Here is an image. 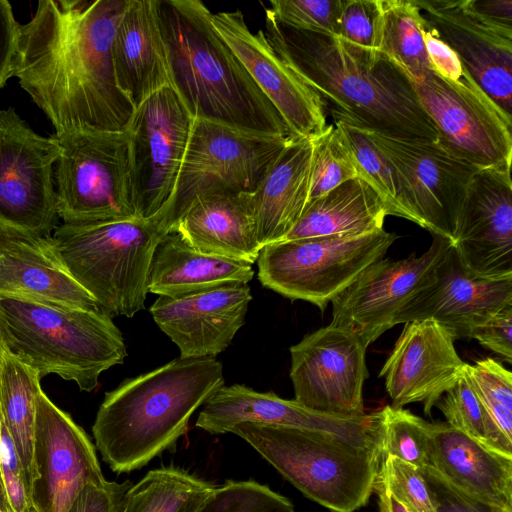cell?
Listing matches in <instances>:
<instances>
[{"mask_svg":"<svg viewBox=\"0 0 512 512\" xmlns=\"http://www.w3.org/2000/svg\"><path fill=\"white\" fill-rule=\"evenodd\" d=\"M0 512H12L8 503L0 470Z\"/></svg>","mask_w":512,"mask_h":512,"instance_id":"cell-52","label":"cell"},{"mask_svg":"<svg viewBox=\"0 0 512 512\" xmlns=\"http://www.w3.org/2000/svg\"><path fill=\"white\" fill-rule=\"evenodd\" d=\"M213 487L181 468L160 467L129 487L121 512H196Z\"/></svg>","mask_w":512,"mask_h":512,"instance_id":"cell-34","label":"cell"},{"mask_svg":"<svg viewBox=\"0 0 512 512\" xmlns=\"http://www.w3.org/2000/svg\"><path fill=\"white\" fill-rule=\"evenodd\" d=\"M252 264L202 253L179 233L169 231L157 244L148 273V292L178 297L253 279Z\"/></svg>","mask_w":512,"mask_h":512,"instance_id":"cell-30","label":"cell"},{"mask_svg":"<svg viewBox=\"0 0 512 512\" xmlns=\"http://www.w3.org/2000/svg\"><path fill=\"white\" fill-rule=\"evenodd\" d=\"M334 126L352 156L358 177L380 195L389 215L416 223L408 187L389 160L361 129L341 123Z\"/></svg>","mask_w":512,"mask_h":512,"instance_id":"cell-35","label":"cell"},{"mask_svg":"<svg viewBox=\"0 0 512 512\" xmlns=\"http://www.w3.org/2000/svg\"><path fill=\"white\" fill-rule=\"evenodd\" d=\"M0 343L41 378L54 374L86 392L127 356L122 333L101 310L4 295Z\"/></svg>","mask_w":512,"mask_h":512,"instance_id":"cell-5","label":"cell"},{"mask_svg":"<svg viewBox=\"0 0 512 512\" xmlns=\"http://www.w3.org/2000/svg\"><path fill=\"white\" fill-rule=\"evenodd\" d=\"M388 215L380 195L362 179L354 178L309 202L282 241L364 234L383 229Z\"/></svg>","mask_w":512,"mask_h":512,"instance_id":"cell-31","label":"cell"},{"mask_svg":"<svg viewBox=\"0 0 512 512\" xmlns=\"http://www.w3.org/2000/svg\"><path fill=\"white\" fill-rule=\"evenodd\" d=\"M291 137L194 118L174 195L162 212L168 226L200 196L254 193Z\"/></svg>","mask_w":512,"mask_h":512,"instance_id":"cell-10","label":"cell"},{"mask_svg":"<svg viewBox=\"0 0 512 512\" xmlns=\"http://www.w3.org/2000/svg\"><path fill=\"white\" fill-rule=\"evenodd\" d=\"M170 231L162 213L150 218L58 225L56 253L73 278L110 316L133 317L145 308L154 250Z\"/></svg>","mask_w":512,"mask_h":512,"instance_id":"cell-6","label":"cell"},{"mask_svg":"<svg viewBox=\"0 0 512 512\" xmlns=\"http://www.w3.org/2000/svg\"><path fill=\"white\" fill-rule=\"evenodd\" d=\"M56 138L57 212L63 223L136 217L126 130H78Z\"/></svg>","mask_w":512,"mask_h":512,"instance_id":"cell-8","label":"cell"},{"mask_svg":"<svg viewBox=\"0 0 512 512\" xmlns=\"http://www.w3.org/2000/svg\"><path fill=\"white\" fill-rule=\"evenodd\" d=\"M377 0H340L337 37L350 51L372 62L376 52Z\"/></svg>","mask_w":512,"mask_h":512,"instance_id":"cell-41","label":"cell"},{"mask_svg":"<svg viewBox=\"0 0 512 512\" xmlns=\"http://www.w3.org/2000/svg\"><path fill=\"white\" fill-rule=\"evenodd\" d=\"M312 142L291 137L254 192L261 247L282 241L301 217L311 184Z\"/></svg>","mask_w":512,"mask_h":512,"instance_id":"cell-29","label":"cell"},{"mask_svg":"<svg viewBox=\"0 0 512 512\" xmlns=\"http://www.w3.org/2000/svg\"><path fill=\"white\" fill-rule=\"evenodd\" d=\"M451 243L433 235L420 256L382 258L366 267L332 301L330 324L354 333L368 346L394 326L403 306L433 278L434 269Z\"/></svg>","mask_w":512,"mask_h":512,"instance_id":"cell-16","label":"cell"},{"mask_svg":"<svg viewBox=\"0 0 512 512\" xmlns=\"http://www.w3.org/2000/svg\"><path fill=\"white\" fill-rule=\"evenodd\" d=\"M230 433L246 441L306 497L332 512H355L374 493L382 461L378 447H361L327 433L252 422Z\"/></svg>","mask_w":512,"mask_h":512,"instance_id":"cell-7","label":"cell"},{"mask_svg":"<svg viewBox=\"0 0 512 512\" xmlns=\"http://www.w3.org/2000/svg\"><path fill=\"white\" fill-rule=\"evenodd\" d=\"M211 23L277 109L292 137L312 139L326 130L322 102L278 56L264 31L253 34L241 11L211 13Z\"/></svg>","mask_w":512,"mask_h":512,"instance_id":"cell-19","label":"cell"},{"mask_svg":"<svg viewBox=\"0 0 512 512\" xmlns=\"http://www.w3.org/2000/svg\"><path fill=\"white\" fill-rule=\"evenodd\" d=\"M196 250L253 264L262 248L254 193H212L196 198L171 226Z\"/></svg>","mask_w":512,"mask_h":512,"instance_id":"cell-27","label":"cell"},{"mask_svg":"<svg viewBox=\"0 0 512 512\" xmlns=\"http://www.w3.org/2000/svg\"><path fill=\"white\" fill-rule=\"evenodd\" d=\"M372 415L381 459L393 456L420 470L431 467L430 422L391 405Z\"/></svg>","mask_w":512,"mask_h":512,"instance_id":"cell-36","label":"cell"},{"mask_svg":"<svg viewBox=\"0 0 512 512\" xmlns=\"http://www.w3.org/2000/svg\"><path fill=\"white\" fill-rule=\"evenodd\" d=\"M215 357L177 358L107 392L92 426L95 447L118 474L172 449L191 416L222 386Z\"/></svg>","mask_w":512,"mask_h":512,"instance_id":"cell-3","label":"cell"},{"mask_svg":"<svg viewBox=\"0 0 512 512\" xmlns=\"http://www.w3.org/2000/svg\"><path fill=\"white\" fill-rule=\"evenodd\" d=\"M311 142L312 168L308 203L348 180L359 178L352 156L334 124H329Z\"/></svg>","mask_w":512,"mask_h":512,"instance_id":"cell-38","label":"cell"},{"mask_svg":"<svg viewBox=\"0 0 512 512\" xmlns=\"http://www.w3.org/2000/svg\"><path fill=\"white\" fill-rule=\"evenodd\" d=\"M431 468L460 491L512 509V456L487 449L446 422L431 423Z\"/></svg>","mask_w":512,"mask_h":512,"instance_id":"cell-28","label":"cell"},{"mask_svg":"<svg viewBox=\"0 0 512 512\" xmlns=\"http://www.w3.org/2000/svg\"><path fill=\"white\" fill-rule=\"evenodd\" d=\"M425 19L416 0H377L376 52L414 78L431 70L423 32Z\"/></svg>","mask_w":512,"mask_h":512,"instance_id":"cell-33","label":"cell"},{"mask_svg":"<svg viewBox=\"0 0 512 512\" xmlns=\"http://www.w3.org/2000/svg\"><path fill=\"white\" fill-rule=\"evenodd\" d=\"M339 8L340 0H272L267 9L288 27L335 36Z\"/></svg>","mask_w":512,"mask_h":512,"instance_id":"cell-43","label":"cell"},{"mask_svg":"<svg viewBox=\"0 0 512 512\" xmlns=\"http://www.w3.org/2000/svg\"><path fill=\"white\" fill-rule=\"evenodd\" d=\"M132 484L105 480L85 486L73 501L68 512H121L125 495Z\"/></svg>","mask_w":512,"mask_h":512,"instance_id":"cell-46","label":"cell"},{"mask_svg":"<svg viewBox=\"0 0 512 512\" xmlns=\"http://www.w3.org/2000/svg\"><path fill=\"white\" fill-rule=\"evenodd\" d=\"M374 492L377 493L379 512H410L382 483L377 480Z\"/></svg>","mask_w":512,"mask_h":512,"instance_id":"cell-51","label":"cell"},{"mask_svg":"<svg viewBox=\"0 0 512 512\" xmlns=\"http://www.w3.org/2000/svg\"><path fill=\"white\" fill-rule=\"evenodd\" d=\"M35 463L33 512H68L85 486L106 480L86 432L42 389L36 399Z\"/></svg>","mask_w":512,"mask_h":512,"instance_id":"cell-17","label":"cell"},{"mask_svg":"<svg viewBox=\"0 0 512 512\" xmlns=\"http://www.w3.org/2000/svg\"><path fill=\"white\" fill-rule=\"evenodd\" d=\"M464 373L502 433L512 441V373L500 362L485 358L465 363Z\"/></svg>","mask_w":512,"mask_h":512,"instance_id":"cell-39","label":"cell"},{"mask_svg":"<svg viewBox=\"0 0 512 512\" xmlns=\"http://www.w3.org/2000/svg\"><path fill=\"white\" fill-rule=\"evenodd\" d=\"M446 423L487 449L512 456V441L497 426L475 393L464 371L436 402Z\"/></svg>","mask_w":512,"mask_h":512,"instance_id":"cell-37","label":"cell"},{"mask_svg":"<svg viewBox=\"0 0 512 512\" xmlns=\"http://www.w3.org/2000/svg\"><path fill=\"white\" fill-rule=\"evenodd\" d=\"M128 0H43L19 25L12 77L55 129L122 131L135 107L119 89L111 47Z\"/></svg>","mask_w":512,"mask_h":512,"instance_id":"cell-1","label":"cell"},{"mask_svg":"<svg viewBox=\"0 0 512 512\" xmlns=\"http://www.w3.org/2000/svg\"><path fill=\"white\" fill-rule=\"evenodd\" d=\"M159 4L160 0H128L113 36L116 82L134 107L171 85Z\"/></svg>","mask_w":512,"mask_h":512,"instance_id":"cell-26","label":"cell"},{"mask_svg":"<svg viewBox=\"0 0 512 512\" xmlns=\"http://www.w3.org/2000/svg\"><path fill=\"white\" fill-rule=\"evenodd\" d=\"M409 79L436 127L439 145L479 170L511 167L512 118L469 73L458 82L433 70Z\"/></svg>","mask_w":512,"mask_h":512,"instance_id":"cell-12","label":"cell"},{"mask_svg":"<svg viewBox=\"0 0 512 512\" xmlns=\"http://www.w3.org/2000/svg\"><path fill=\"white\" fill-rule=\"evenodd\" d=\"M453 336L433 319L405 323L379 377L385 380L392 407L423 402L430 414L439 398L462 376L465 362Z\"/></svg>","mask_w":512,"mask_h":512,"instance_id":"cell-22","label":"cell"},{"mask_svg":"<svg viewBox=\"0 0 512 512\" xmlns=\"http://www.w3.org/2000/svg\"><path fill=\"white\" fill-rule=\"evenodd\" d=\"M362 131L406 183L416 224L452 244L466 189L479 169L437 142Z\"/></svg>","mask_w":512,"mask_h":512,"instance_id":"cell-14","label":"cell"},{"mask_svg":"<svg viewBox=\"0 0 512 512\" xmlns=\"http://www.w3.org/2000/svg\"><path fill=\"white\" fill-rule=\"evenodd\" d=\"M194 118L171 85L135 107L129 138L136 217L163 212L176 188Z\"/></svg>","mask_w":512,"mask_h":512,"instance_id":"cell-13","label":"cell"},{"mask_svg":"<svg viewBox=\"0 0 512 512\" xmlns=\"http://www.w3.org/2000/svg\"><path fill=\"white\" fill-rule=\"evenodd\" d=\"M428 484L436 512H512L474 498L443 479L433 468L421 470Z\"/></svg>","mask_w":512,"mask_h":512,"instance_id":"cell-45","label":"cell"},{"mask_svg":"<svg viewBox=\"0 0 512 512\" xmlns=\"http://www.w3.org/2000/svg\"><path fill=\"white\" fill-rule=\"evenodd\" d=\"M55 136L36 133L14 108L0 110V231L50 237L59 225Z\"/></svg>","mask_w":512,"mask_h":512,"instance_id":"cell-11","label":"cell"},{"mask_svg":"<svg viewBox=\"0 0 512 512\" xmlns=\"http://www.w3.org/2000/svg\"><path fill=\"white\" fill-rule=\"evenodd\" d=\"M377 481L410 512H436L428 484L416 466L387 456L380 463Z\"/></svg>","mask_w":512,"mask_h":512,"instance_id":"cell-42","label":"cell"},{"mask_svg":"<svg viewBox=\"0 0 512 512\" xmlns=\"http://www.w3.org/2000/svg\"><path fill=\"white\" fill-rule=\"evenodd\" d=\"M264 33L278 56L315 92L334 124L437 142L436 127L409 77L390 59L374 63L335 36L280 23L267 8Z\"/></svg>","mask_w":512,"mask_h":512,"instance_id":"cell-2","label":"cell"},{"mask_svg":"<svg viewBox=\"0 0 512 512\" xmlns=\"http://www.w3.org/2000/svg\"><path fill=\"white\" fill-rule=\"evenodd\" d=\"M423 39L431 70L449 81H461L468 72L456 53L426 20Z\"/></svg>","mask_w":512,"mask_h":512,"instance_id":"cell-48","label":"cell"},{"mask_svg":"<svg viewBox=\"0 0 512 512\" xmlns=\"http://www.w3.org/2000/svg\"><path fill=\"white\" fill-rule=\"evenodd\" d=\"M510 168L478 170L460 208L451 245L463 266L477 277L512 276Z\"/></svg>","mask_w":512,"mask_h":512,"instance_id":"cell-18","label":"cell"},{"mask_svg":"<svg viewBox=\"0 0 512 512\" xmlns=\"http://www.w3.org/2000/svg\"><path fill=\"white\" fill-rule=\"evenodd\" d=\"M366 350L354 333L332 324L307 334L290 347L294 400L325 414L365 415Z\"/></svg>","mask_w":512,"mask_h":512,"instance_id":"cell-15","label":"cell"},{"mask_svg":"<svg viewBox=\"0 0 512 512\" xmlns=\"http://www.w3.org/2000/svg\"><path fill=\"white\" fill-rule=\"evenodd\" d=\"M508 305H512V276L471 274L451 245L437 263L432 280L403 306L393 324L433 319L455 340L471 338L477 327Z\"/></svg>","mask_w":512,"mask_h":512,"instance_id":"cell-20","label":"cell"},{"mask_svg":"<svg viewBox=\"0 0 512 512\" xmlns=\"http://www.w3.org/2000/svg\"><path fill=\"white\" fill-rule=\"evenodd\" d=\"M41 377L0 343V417L21 460L30 492L38 477L35 463L36 399Z\"/></svg>","mask_w":512,"mask_h":512,"instance_id":"cell-32","label":"cell"},{"mask_svg":"<svg viewBox=\"0 0 512 512\" xmlns=\"http://www.w3.org/2000/svg\"><path fill=\"white\" fill-rule=\"evenodd\" d=\"M252 300L247 283H228L178 297L159 296L150 313L180 358L215 357L244 325Z\"/></svg>","mask_w":512,"mask_h":512,"instance_id":"cell-24","label":"cell"},{"mask_svg":"<svg viewBox=\"0 0 512 512\" xmlns=\"http://www.w3.org/2000/svg\"><path fill=\"white\" fill-rule=\"evenodd\" d=\"M196 512H296L291 501L254 480L214 486Z\"/></svg>","mask_w":512,"mask_h":512,"instance_id":"cell-40","label":"cell"},{"mask_svg":"<svg viewBox=\"0 0 512 512\" xmlns=\"http://www.w3.org/2000/svg\"><path fill=\"white\" fill-rule=\"evenodd\" d=\"M471 338L483 347L512 362V305H508L493 315L483 325L477 327Z\"/></svg>","mask_w":512,"mask_h":512,"instance_id":"cell-47","label":"cell"},{"mask_svg":"<svg viewBox=\"0 0 512 512\" xmlns=\"http://www.w3.org/2000/svg\"><path fill=\"white\" fill-rule=\"evenodd\" d=\"M211 13L199 0H160L171 86L193 118L291 136L277 109L214 29Z\"/></svg>","mask_w":512,"mask_h":512,"instance_id":"cell-4","label":"cell"},{"mask_svg":"<svg viewBox=\"0 0 512 512\" xmlns=\"http://www.w3.org/2000/svg\"><path fill=\"white\" fill-rule=\"evenodd\" d=\"M0 295L100 310L56 253L51 236L0 231Z\"/></svg>","mask_w":512,"mask_h":512,"instance_id":"cell-25","label":"cell"},{"mask_svg":"<svg viewBox=\"0 0 512 512\" xmlns=\"http://www.w3.org/2000/svg\"><path fill=\"white\" fill-rule=\"evenodd\" d=\"M475 83L512 118V30L475 17L463 0H416Z\"/></svg>","mask_w":512,"mask_h":512,"instance_id":"cell-23","label":"cell"},{"mask_svg":"<svg viewBox=\"0 0 512 512\" xmlns=\"http://www.w3.org/2000/svg\"><path fill=\"white\" fill-rule=\"evenodd\" d=\"M397 238L383 228L359 235L270 243L260 249L258 279L282 296L310 302L324 311L366 267L384 258Z\"/></svg>","mask_w":512,"mask_h":512,"instance_id":"cell-9","label":"cell"},{"mask_svg":"<svg viewBox=\"0 0 512 512\" xmlns=\"http://www.w3.org/2000/svg\"><path fill=\"white\" fill-rule=\"evenodd\" d=\"M19 25L11 4L6 0H0V90L12 77Z\"/></svg>","mask_w":512,"mask_h":512,"instance_id":"cell-49","label":"cell"},{"mask_svg":"<svg viewBox=\"0 0 512 512\" xmlns=\"http://www.w3.org/2000/svg\"><path fill=\"white\" fill-rule=\"evenodd\" d=\"M0 470L12 512H33L24 469L12 438L0 417Z\"/></svg>","mask_w":512,"mask_h":512,"instance_id":"cell-44","label":"cell"},{"mask_svg":"<svg viewBox=\"0 0 512 512\" xmlns=\"http://www.w3.org/2000/svg\"><path fill=\"white\" fill-rule=\"evenodd\" d=\"M465 7L479 20L512 30V0H463Z\"/></svg>","mask_w":512,"mask_h":512,"instance_id":"cell-50","label":"cell"},{"mask_svg":"<svg viewBox=\"0 0 512 512\" xmlns=\"http://www.w3.org/2000/svg\"><path fill=\"white\" fill-rule=\"evenodd\" d=\"M242 422L306 429L340 437L361 447H378L372 414L330 415L309 409L273 392H257L242 384L222 386L204 404L196 427L213 435L230 433Z\"/></svg>","mask_w":512,"mask_h":512,"instance_id":"cell-21","label":"cell"}]
</instances>
